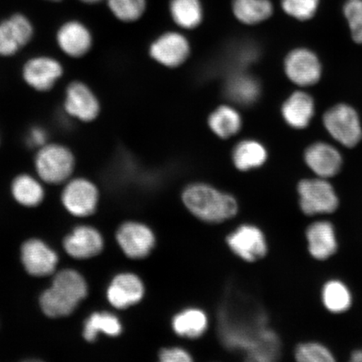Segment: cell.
Returning a JSON list of instances; mask_svg holds the SVG:
<instances>
[{
  "label": "cell",
  "instance_id": "obj_28",
  "mask_svg": "<svg viewBox=\"0 0 362 362\" xmlns=\"http://www.w3.org/2000/svg\"><path fill=\"white\" fill-rule=\"evenodd\" d=\"M174 21L185 29H194L202 21L200 0H172L170 6Z\"/></svg>",
  "mask_w": 362,
  "mask_h": 362
},
{
  "label": "cell",
  "instance_id": "obj_9",
  "mask_svg": "<svg viewBox=\"0 0 362 362\" xmlns=\"http://www.w3.org/2000/svg\"><path fill=\"white\" fill-rule=\"evenodd\" d=\"M117 242L125 255L131 259H140L153 250L156 238L151 228L139 223H127L117 233Z\"/></svg>",
  "mask_w": 362,
  "mask_h": 362
},
{
  "label": "cell",
  "instance_id": "obj_29",
  "mask_svg": "<svg viewBox=\"0 0 362 362\" xmlns=\"http://www.w3.org/2000/svg\"><path fill=\"white\" fill-rule=\"evenodd\" d=\"M12 192L16 200L25 206H35L42 201V185L28 175L18 176L13 180Z\"/></svg>",
  "mask_w": 362,
  "mask_h": 362
},
{
  "label": "cell",
  "instance_id": "obj_27",
  "mask_svg": "<svg viewBox=\"0 0 362 362\" xmlns=\"http://www.w3.org/2000/svg\"><path fill=\"white\" fill-rule=\"evenodd\" d=\"M323 305L333 314H341L350 309L352 294L349 288L339 280H329L322 289Z\"/></svg>",
  "mask_w": 362,
  "mask_h": 362
},
{
  "label": "cell",
  "instance_id": "obj_7",
  "mask_svg": "<svg viewBox=\"0 0 362 362\" xmlns=\"http://www.w3.org/2000/svg\"><path fill=\"white\" fill-rule=\"evenodd\" d=\"M226 243L234 255L246 262H255L268 252L264 234L256 226L244 224L238 226L226 238Z\"/></svg>",
  "mask_w": 362,
  "mask_h": 362
},
{
  "label": "cell",
  "instance_id": "obj_30",
  "mask_svg": "<svg viewBox=\"0 0 362 362\" xmlns=\"http://www.w3.org/2000/svg\"><path fill=\"white\" fill-rule=\"evenodd\" d=\"M122 332L119 320L108 313H95L85 323L83 336L88 341L96 339L99 332L117 337Z\"/></svg>",
  "mask_w": 362,
  "mask_h": 362
},
{
  "label": "cell",
  "instance_id": "obj_12",
  "mask_svg": "<svg viewBox=\"0 0 362 362\" xmlns=\"http://www.w3.org/2000/svg\"><path fill=\"white\" fill-rule=\"evenodd\" d=\"M151 55L163 66L177 67L187 61L189 55V44L182 35L165 33L152 44Z\"/></svg>",
  "mask_w": 362,
  "mask_h": 362
},
{
  "label": "cell",
  "instance_id": "obj_2",
  "mask_svg": "<svg viewBox=\"0 0 362 362\" xmlns=\"http://www.w3.org/2000/svg\"><path fill=\"white\" fill-rule=\"evenodd\" d=\"M182 201L192 215L208 223H223L238 211V202L232 194L204 183L188 185L182 192Z\"/></svg>",
  "mask_w": 362,
  "mask_h": 362
},
{
  "label": "cell",
  "instance_id": "obj_33",
  "mask_svg": "<svg viewBox=\"0 0 362 362\" xmlns=\"http://www.w3.org/2000/svg\"><path fill=\"white\" fill-rule=\"evenodd\" d=\"M320 0H282L285 13L298 21H308L315 15Z\"/></svg>",
  "mask_w": 362,
  "mask_h": 362
},
{
  "label": "cell",
  "instance_id": "obj_8",
  "mask_svg": "<svg viewBox=\"0 0 362 362\" xmlns=\"http://www.w3.org/2000/svg\"><path fill=\"white\" fill-rule=\"evenodd\" d=\"M284 71L288 79L300 87L315 85L321 76L318 57L307 49H296L289 53L285 59Z\"/></svg>",
  "mask_w": 362,
  "mask_h": 362
},
{
  "label": "cell",
  "instance_id": "obj_14",
  "mask_svg": "<svg viewBox=\"0 0 362 362\" xmlns=\"http://www.w3.org/2000/svg\"><path fill=\"white\" fill-rule=\"evenodd\" d=\"M62 72V66L57 60L42 57L31 59L27 62L23 76L31 88L45 92L53 88Z\"/></svg>",
  "mask_w": 362,
  "mask_h": 362
},
{
  "label": "cell",
  "instance_id": "obj_16",
  "mask_svg": "<svg viewBox=\"0 0 362 362\" xmlns=\"http://www.w3.org/2000/svg\"><path fill=\"white\" fill-rule=\"evenodd\" d=\"M308 248L317 260H327L337 252L338 242L334 226L327 221L312 223L306 230Z\"/></svg>",
  "mask_w": 362,
  "mask_h": 362
},
{
  "label": "cell",
  "instance_id": "obj_4",
  "mask_svg": "<svg viewBox=\"0 0 362 362\" xmlns=\"http://www.w3.org/2000/svg\"><path fill=\"white\" fill-rule=\"evenodd\" d=\"M298 194L300 209L307 216L333 214L339 206L337 192L327 179L301 180Z\"/></svg>",
  "mask_w": 362,
  "mask_h": 362
},
{
  "label": "cell",
  "instance_id": "obj_39",
  "mask_svg": "<svg viewBox=\"0 0 362 362\" xmlns=\"http://www.w3.org/2000/svg\"><path fill=\"white\" fill-rule=\"evenodd\" d=\"M51 1H60V0H51Z\"/></svg>",
  "mask_w": 362,
  "mask_h": 362
},
{
  "label": "cell",
  "instance_id": "obj_25",
  "mask_svg": "<svg viewBox=\"0 0 362 362\" xmlns=\"http://www.w3.org/2000/svg\"><path fill=\"white\" fill-rule=\"evenodd\" d=\"M208 124L215 134L221 139L236 135L242 128V117L233 107L221 106L211 113Z\"/></svg>",
  "mask_w": 362,
  "mask_h": 362
},
{
  "label": "cell",
  "instance_id": "obj_10",
  "mask_svg": "<svg viewBox=\"0 0 362 362\" xmlns=\"http://www.w3.org/2000/svg\"><path fill=\"white\" fill-rule=\"evenodd\" d=\"M98 192L89 180L76 179L66 185L62 194V202L72 215L86 216L96 209Z\"/></svg>",
  "mask_w": 362,
  "mask_h": 362
},
{
  "label": "cell",
  "instance_id": "obj_13",
  "mask_svg": "<svg viewBox=\"0 0 362 362\" xmlns=\"http://www.w3.org/2000/svg\"><path fill=\"white\" fill-rule=\"evenodd\" d=\"M65 110L68 115L81 121H93L99 115L100 105L87 85L80 81L72 83L66 90Z\"/></svg>",
  "mask_w": 362,
  "mask_h": 362
},
{
  "label": "cell",
  "instance_id": "obj_20",
  "mask_svg": "<svg viewBox=\"0 0 362 362\" xmlns=\"http://www.w3.org/2000/svg\"><path fill=\"white\" fill-rule=\"evenodd\" d=\"M225 93L230 101L238 105L251 106L259 100L261 85L255 76L238 71L226 81Z\"/></svg>",
  "mask_w": 362,
  "mask_h": 362
},
{
  "label": "cell",
  "instance_id": "obj_5",
  "mask_svg": "<svg viewBox=\"0 0 362 362\" xmlns=\"http://www.w3.org/2000/svg\"><path fill=\"white\" fill-rule=\"evenodd\" d=\"M72 153L61 144H45L35 157V167L45 182L59 184L68 178L74 170Z\"/></svg>",
  "mask_w": 362,
  "mask_h": 362
},
{
  "label": "cell",
  "instance_id": "obj_3",
  "mask_svg": "<svg viewBox=\"0 0 362 362\" xmlns=\"http://www.w3.org/2000/svg\"><path fill=\"white\" fill-rule=\"evenodd\" d=\"M87 293L83 276L74 270H64L56 276L52 286L42 294L40 305L45 315L59 318L71 314Z\"/></svg>",
  "mask_w": 362,
  "mask_h": 362
},
{
  "label": "cell",
  "instance_id": "obj_21",
  "mask_svg": "<svg viewBox=\"0 0 362 362\" xmlns=\"http://www.w3.org/2000/svg\"><path fill=\"white\" fill-rule=\"evenodd\" d=\"M103 246L101 235L88 226L76 228L64 241V247L68 255L78 259L96 256L101 252Z\"/></svg>",
  "mask_w": 362,
  "mask_h": 362
},
{
  "label": "cell",
  "instance_id": "obj_31",
  "mask_svg": "<svg viewBox=\"0 0 362 362\" xmlns=\"http://www.w3.org/2000/svg\"><path fill=\"white\" fill-rule=\"evenodd\" d=\"M107 4L113 15L125 22L139 20L146 8V0H107Z\"/></svg>",
  "mask_w": 362,
  "mask_h": 362
},
{
  "label": "cell",
  "instance_id": "obj_38",
  "mask_svg": "<svg viewBox=\"0 0 362 362\" xmlns=\"http://www.w3.org/2000/svg\"><path fill=\"white\" fill-rule=\"evenodd\" d=\"M80 1H83L86 4H96L102 1V0H80Z\"/></svg>",
  "mask_w": 362,
  "mask_h": 362
},
{
  "label": "cell",
  "instance_id": "obj_22",
  "mask_svg": "<svg viewBox=\"0 0 362 362\" xmlns=\"http://www.w3.org/2000/svg\"><path fill=\"white\" fill-rule=\"evenodd\" d=\"M315 113V103L309 94L293 93L282 107V115L293 129H305L310 123Z\"/></svg>",
  "mask_w": 362,
  "mask_h": 362
},
{
  "label": "cell",
  "instance_id": "obj_24",
  "mask_svg": "<svg viewBox=\"0 0 362 362\" xmlns=\"http://www.w3.org/2000/svg\"><path fill=\"white\" fill-rule=\"evenodd\" d=\"M268 158V152L256 140L247 139L240 142L233 153V161L236 168L248 171L259 168Z\"/></svg>",
  "mask_w": 362,
  "mask_h": 362
},
{
  "label": "cell",
  "instance_id": "obj_15",
  "mask_svg": "<svg viewBox=\"0 0 362 362\" xmlns=\"http://www.w3.org/2000/svg\"><path fill=\"white\" fill-rule=\"evenodd\" d=\"M305 160L309 168L323 179L337 175L342 165L341 153L327 143H315L308 147Z\"/></svg>",
  "mask_w": 362,
  "mask_h": 362
},
{
  "label": "cell",
  "instance_id": "obj_17",
  "mask_svg": "<svg viewBox=\"0 0 362 362\" xmlns=\"http://www.w3.org/2000/svg\"><path fill=\"white\" fill-rule=\"evenodd\" d=\"M22 261L31 275L47 276L53 273L57 264V256L51 248L40 241L30 240L22 247Z\"/></svg>",
  "mask_w": 362,
  "mask_h": 362
},
{
  "label": "cell",
  "instance_id": "obj_32",
  "mask_svg": "<svg viewBox=\"0 0 362 362\" xmlns=\"http://www.w3.org/2000/svg\"><path fill=\"white\" fill-rule=\"evenodd\" d=\"M296 358L300 362H333V353L318 342L302 343L296 347Z\"/></svg>",
  "mask_w": 362,
  "mask_h": 362
},
{
  "label": "cell",
  "instance_id": "obj_1",
  "mask_svg": "<svg viewBox=\"0 0 362 362\" xmlns=\"http://www.w3.org/2000/svg\"><path fill=\"white\" fill-rule=\"evenodd\" d=\"M220 334L226 346L246 352L249 361H274L279 354V338L267 327L265 315L247 303L221 311Z\"/></svg>",
  "mask_w": 362,
  "mask_h": 362
},
{
  "label": "cell",
  "instance_id": "obj_11",
  "mask_svg": "<svg viewBox=\"0 0 362 362\" xmlns=\"http://www.w3.org/2000/svg\"><path fill=\"white\" fill-rule=\"evenodd\" d=\"M33 26L21 13L0 23V56L15 55L33 36Z\"/></svg>",
  "mask_w": 362,
  "mask_h": 362
},
{
  "label": "cell",
  "instance_id": "obj_6",
  "mask_svg": "<svg viewBox=\"0 0 362 362\" xmlns=\"http://www.w3.org/2000/svg\"><path fill=\"white\" fill-rule=\"evenodd\" d=\"M324 125L332 137L342 146L352 148L361 141L362 129L358 115L346 104H338L323 117Z\"/></svg>",
  "mask_w": 362,
  "mask_h": 362
},
{
  "label": "cell",
  "instance_id": "obj_36",
  "mask_svg": "<svg viewBox=\"0 0 362 362\" xmlns=\"http://www.w3.org/2000/svg\"><path fill=\"white\" fill-rule=\"evenodd\" d=\"M47 135L42 129H34L30 134V142L34 146L43 147L45 146Z\"/></svg>",
  "mask_w": 362,
  "mask_h": 362
},
{
  "label": "cell",
  "instance_id": "obj_34",
  "mask_svg": "<svg viewBox=\"0 0 362 362\" xmlns=\"http://www.w3.org/2000/svg\"><path fill=\"white\" fill-rule=\"evenodd\" d=\"M344 15L349 23L353 40L362 44V0H348L344 6Z\"/></svg>",
  "mask_w": 362,
  "mask_h": 362
},
{
  "label": "cell",
  "instance_id": "obj_19",
  "mask_svg": "<svg viewBox=\"0 0 362 362\" xmlns=\"http://www.w3.org/2000/svg\"><path fill=\"white\" fill-rule=\"evenodd\" d=\"M57 42L66 55L81 57L92 47L93 38L87 27L78 21H70L59 30Z\"/></svg>",
  "mask_w": 362,
  "mask_h": 362
},
{
  "label": "cell",
  "instance_id": "obj_37",
  "mask_svg": "<svg viewBox=\"0 0 362 362\" xmlns=\"http://www.w3.org/2000/svg\"><path fill=\"white\" fill-rule=\"evenodd\" d=\"M351 361L353 362H362V349L356 350L352 353Z\"/></svg>",
  "mask_w": 362,
  "mask_h": 362
},
{
  "label": "cell",
  "instance_id": "obj_26",
  "mask_svg": "<svg viewBox=\"0 0 362 362\" xmlns=\"http://www.w3.org/2000/svg\"><path fill=\"white\" fill-rule=\"evenodd\" d=\"M234 16L246 25H256L269 19L273 13L270 0H234Z\"/></svg>",
  "mask_w": 362,
  "mask_h": 362
},
{
  "label": "cell",
  "instance_id": "obj_23",
  "mask_svg": "<svg viewBox=\"0 0 362 362\" xmlns=\"http://www.w3.org/2000/svg\"><path fill=\"white\" fill-rule=\"evenodd\" d=\"M207 315L197 308H189L176 314L172 319V329L177 336L196 339L202 336L208 328Z\"/></svg>",
  "mask_w": 362,
  "mask_h": 362
},
{
  "label": "cell",
  "instance_id": "obj_18",
  "mask_svg": "<svg viewBox=\"0 0 362 362\" xmlns=\"http://www.w3.org/2000/svg\"><path fill=\"white\" fill-rule=\"evenodd\" d=\"M144 287L141 279L132 274L117 275L107 291L108 300L117 309L137 304L142 300Z\"/></svg>",
  "mask_w": 362,
  "mask_h": 362
},
{
  "label": "cell",
  "instance_id": "obj_35",
  "mask_svg": "<svg viewBox=\"0 0 362 362\" xmlns=\"http://www.w3.org/2000/svg\"><path fill=\"white\" fill-rule=\"evenodd\" d=\"M160 361L162 362H191L192 355L183 348L172 346L165 348L160 352Z\"/></svg>",
  "mask_w": 362,
  "mask_h": 362
}]
</instances>
